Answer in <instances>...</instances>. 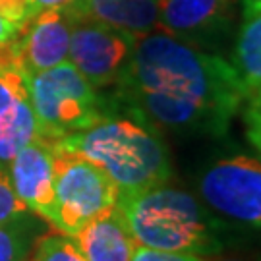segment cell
Masks as SVG:
<instances>
[{"instance_id": "obj_1", "label": "cell", "mask_w": 261, "mask_h": 261, "mask_svg": "<svg viewBox=\"0 0 261 261\" xmlns=\"http://www.w3.org/2000/svg\"><path fill=\"white\" fill-rule=\"evenodd\" d=\"M122 107L153 128L223 138L244 103L230 62L165 31L136 41L116 82Z\"/></svg>"}, {"instance_id": "obj_2", "label": "cell", "mask_w": 261, "mask_h": 261, "mask_svg": "<svg viewBox=\"0 0 261 261\" xmlns=\"http://www.w3.org/2000/svg\"><path fill=\"white\" fill-rule=\"evenodd\" d=\"M116 207L126 217L138 246L149 250L217 255L234 238L230 224L180 188L159 184L118 194Z\"/></svg>"}, {"instance_id": "obj_3", "label": "cell", "mask_w": 261, "mask_h": 261, "mask_svg": "<svg viewBox=\"0 0 261 261\" xmlns=\"http://www.w3.org/2000/svg\"><path fill=\"white\" fill-rule=\"evenodd\" d=\"M53 143L97 165L120 194L167 184L172 176L168 149L157 128L130 112L128 116L109 112L93 126Z\"/></svg>"}, {"instance_id": "obj_4", "label": "cell", "mask_w": 261, "mask_h": 261, "mask_svg": "<svg viewBox=\"0 0 261 261\" xmlns=\"http://www.w3.org/2000/svg\"><path fill=\"white\" fill-rule=\"evenodd\" d=\"M25 82L37 118L39 138L47 141L85 130L111 112L97 89L70 60L45 72L25 75Z\"/></svg>"}, {"instance_id": "obj_5", "label": "cell", "mask_w": 261, "mask_h": 261, "mask_svg": "<svg viewBox=\"0 0 261 261\" xmlns=\"http://www.w3.org/2000/svg\"><path fill=\"white\" fill-rule=\"evenodd\" d=\"M55 151V226L58 232L74 236L95 217L111 211L118 201V188L101 168L74 151Z\"/></svg>"}, {"instance_id": "obj_6", "label": "cell", "mask_w": 261, "mask_h": 261, "mask_svg": "<svg viewBox=\"0 0 261 261\" xmlns=\"http://www.w3.org/2000/svg\"><path fill=\"white\" fill-rule=\"evenodd\" d=\"M197 192L213 213L261 230V159L246 153L215 159L199 174Z\"/></svg>"}, {"instance_id": "obj_7", "label": "cell", "mask_w": 261, "mask_h": 261, "mask_svg": "<svg viewBox=\"0 0 261 261\" xmlns=\"http://www.w3.org/2000/svg\"><path fill=\"white\" fill-rule=\"evenodd\" d=\"M138 37L99 21L80 19L72 25L68 58L95 89L116 85Z\"/></svg>"}, {"instance_id": "obj_8", "label": "cell", "mask_w": 261, "mask_h": 261, "mask_svg": "<svg viewBox=\"0 0 261 261\" xmlns=\"http://www.w3.org/2000/svg\"><path fill=\"white\" fill-rule=\"evenodd\" d=\"M232 8L234 0H159L157 28L192 47L217 53L232 33Z\"/></svg>"}, {"instance_id": "obj_9", "label": "cell", "mask_w": 261, "mask_h": 261, "mask_svg": "<svg viewBox=\"0 0 261 261\" xmlns=\"http://www.w3.org/2000/svg\"><path fill=\"white\" fill-rule=\"evenodd\" d=\"M74 21L64 8H48L29 19L23 31L10 43V60L23 75L45 72L68 60Z\"/></svg>"}, {"instance_id": "obj_10", "label": "cell", "mask_w": 261, "mask_h": 261, "mask_svg": "<svg viewBox=\"0 0 261 261\" xmlns=\"http://www.w3.org/2000/svg\"><path fill=\"white\" fill-rule=\"evenodd\" d=\"M8 176L28 211L55 224V151L50 141L37 138L8 163Z\"/></svg>"}, {"instance_id": "obj_11", "label": "cell", "mask_w": 261, "mask_h": 261, "mask_svg": "<svg viewBox=\"0 0 261 261\" xmlns=\"http://www.w3.org/2000/svg\"><path fill=\"white\" fill-rule=\"evenodd\" d=\"M39 138L28 82L12 60L0 64V168H6L19 149Z\"/></svg>"}, {"instance_id": "obj_12", "label": "cell", "mask_w": 261, "mask_h": 261, "mask_svg": "<svg viewBox=\"0 0 261 261\" xmlns=\"http://www.w3.org/2000/svg\"><path fill=\"white\" fill-rule=\"evenodd\" d=\"M64 10L72 21H99L138 39L159 25V0H77Z\"/></svg>"}, {"instance_id": "obj_13", "label": "cell", "mask_w": 261, "mask_h": 261, "mask_svg": "<svg viewBox=\"0 0 261 261\" xmlns=\"http://www.w3.org/2000/svg\"><path fill=\"white\" fill-rule=\"evenodd\" d=\"M70 238L84 253L85 261H132L138 248L118 207L95 217Z\"/></svg>"}, {"instance_id": "obj_14", "label": "cell", "mask_w": 261, "mask_h": 261, "mask_svg": "<svg viewBox=\"0 0 261 261\" xmlns=\"http://www.w3.org/2000/svg\"><path fill=\"white\" fill-rule=\"evenodd\" d=\"M228 62L240 82L244 99L261 91V8L242 10V21Z\"/></svg>"}, {"instance_id": "obj_15", "label": "cell", "mask_w": 261, "mask_h": 261, "mask_svg": "<svg viewBox=\"0 0 261 261\" xmlns=\"http://www.w3.org/2000/svg\"><path fill=\"white\" fill-rule=\"evenodd\" d=\"M29 261H85V257L70 236L55 232L39 238Z\"/></svg>"}, {"instance_id": "obj_16", "label": "cell", "mask_w": 261, "mask_h": 261, "mask_svg": "<svg viewBox=\"0 0 261 261\" xmlns=\"http://www.w3.org/2000/svg\"><path fill=\"white\" fill-rule=\"evenodd\" d=\"M25 219L0 226V261H23L29 252V230Z\"/></svg>"}, {"instance_id": "obj_17", "label": "cell", "mask_w": 261, "mask_h": 261, "mask_svg": "<svg viewBox=\"0 0 261 261\" xmlns=\"http://www.w3.org/2000/svg\"><path fill=\"white\" fill-rule=\"evenodd\" d=\"M25 213H28V207L16 196L6 168H0V226L25 219Z\"/></svg>"}, {"instance_id": "obj_18", "label": "cell", "mask_w": 261, "mask_h": 261, "mask_svg": "<svg viewBox=\"0 0 261 261\" xmlns=\"http://www.w3.org/2000/svg\"><path fill=\"white\" fill-rule=\"evenodd\" d=\"M244 130L246 138L261 157V91L244 99Z\"/></svg>"}, {"instance_id": "obj_19", "label": "cell", "mask_w": 261, "mask_h": 261, "mask_svg": "<svg viewBox=\"0 0 261 261\" xmlns=\"http://www.w3.org/2000/svg\"><path fill=\"white\" fill-rule=\"evenodd\" d=\"M132 261H205L201 259V255L194 253H176V252H161V250H149L138 246Z\"/></svg>"}, {"instance_id": "obj_20", "label": "cell", "mask_w": 261, "mask_h": 261, "mask_svg": "<svg viewBox=\"0 0 261 261\" xmlns=\"http://www.w3.org/2000/svg\"><path fill=\"white\" fill-rule=\"evenodd\" d=\"M77 0H29V6H31V12L33 16H37L39 12L48 8H66L70 4H74Z\"/></svg>"}, {"instance_id": "obj_21", "label": "cell", "mask_w": 261, "mask_h": 261, "mask_svg": "<svg viewBox=\"0 0 261 261\" xmlns=\"http://www.w3.org/2000/svg\"><path fill=\"white\" fill-rule=\"evenodd\" d=\"M19 33V29H16L14 25H10L6 19L0 16V48H6L14 41V39L18 37Z\"/></svg>"}, {"instance_id": "obj_22", "label": "cell", "mask_w": 261, "mask_h": 261, "mask_svg": "<svg viewBox=\"0 0 261 261\" xmlns=\"http://www.w3.org/2000/svg\"><path fill=\"white\" fill-rule=\"evenodd\" d=\"M261 8V0H242V10Z\"/></svg>"}, {"instance_id": "obj_23", "label": "cell", "mask_w": 261, "mask_h": 261, "mask_svg": "<svg viewBox=\"0 0 261 261\" xmlns=\"http://www.w3.org/2000/svg\"><path fill=\"white\" fill-rule=\"evenodd\" d=\"M10 56H8V50L6 48H0V64H4V62H8Z\"/></svg>"}, {"instance_id": "obj_24", "label": "cell", "mask_w": 261, "mask_h": 261, "mask_svg": "<svg viewBox=\"0 0 261 261\" xmlns=\"http://www.w3.org/2000/svg\"><path fill=\"white\" fill-rule=\"evenodd\" d=\"M219 261H250V259H242V257H224V259Z\"/></svg>"}]
</instances>
